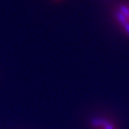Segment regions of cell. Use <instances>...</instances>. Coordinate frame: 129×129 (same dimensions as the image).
<instances>
[{
    "label": "cell",
    "mask_w": 129,
    "mask_h": 129,
    "mask_svg": "<svg viewBox=\"0 0 129 129\" xmlns=\"http://www.w3.org/2000/svg\"><path fill=\"white\" fill-rule=\"evenodd\" d=\"M114 16L119 27L129 36V3L124 2L117 5L114 11Z\"/></svg>",
    "instance_id": "cell-1"
},
{
    "label": "cell",
    "mask_w": 129,
    "mask_h": 129,
    "mask_svg": "<svg viewBox=\"0 0 129 129\" xmlns=\"http://www.w3.org/2000/svg\"><path fill=\"white\" fill-rule=\"evenodd\" d=\"M94 129H117L112 122H109L107 119L96 118L91 122Z\"/></svg>",
    "instance_id": "cell-2"
}]
</instances>
